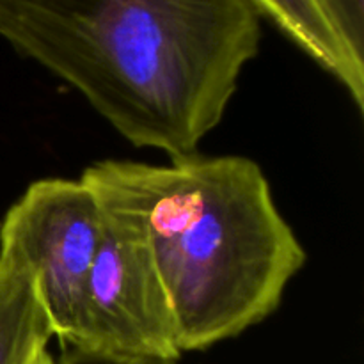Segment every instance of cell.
Masks as SVG:
<instances>
[{
    "label": "cell",
    "mask_w": 364,
    "mask_h": 364,
    "mask_svg": "<svg viewBox=\"0 0 364 364\" xmlns=\"http://www.w3.org/2000/svg\"><path fill=\"white\" fill-rule=\"evenodd\" d=\"M0 38L135 148L198 153L258 55L249 0H0Z\"/></svg>",
    "instance_id": "cell-1"
},
{
    "label": "cell",
    "mask_w": 364,
    "mask_h": 364,
    "mask_svg": "<svg viewBox=\"0 0 364 364\" xmlns=\"http://www.w3.org/2000/svg\"><path fill=\"white\" fill-rule=\"evenodd\" d=\"M80 180L102 210L144 235L181 354L206 350L269 318L306 263L269 180L247 156L196 153L167 166L100 160Z\"/></svg>",
    "instance_id": "cell-2"
},
{
    "label": "cell",
    "mask_w": 364,
    "mask_h": 364,
    "mask_svg": "<svg viewBox=\"0 0 364 364\" xmlns=\"http://www.w3.org/2000/svg\"><path fill=\"white\" fill-rule=\"evenodd\" d=\"M100 237L102 208L80 178L34 181L0 223V255L34 274L53 336L64 345L78 336Z\"/></svg>",
    "instance_id": "cell-3"
},
{
    "label": "cell",
    "mask_w": 364,
    "mask_h": 364,
    "mask_svg": "<svg viewBox=\"0 0 364 364\" xmlns=\"http://www.w3.org/2000/svg\"><path fill=\"white\" fill-rule=\"evenodd\" d=\"M66 347L110 358H181L173 308L144 235L105 210L80 329Z\"/></svg>",
    "instance_id": "cell-4"
},
{
    "label": "cell",
    "mask_w": 364,
    "mask_h": 364,
    "mask_svg": "<svg viewBox=\"0 0 364 364\" xmlns=\"http://www.w3.org/2000/svg\"><path fill=\"white\" fill-rule=\"evenodd\" d=\"M259 16L272 21L291 43L333 75L364 110V59L355 55L322 0H249Z\"/></svg>",
    "instance_id": "cell-5"
},
{
    "label": "cell",
    "mask_w": 364,
    "mask_h": 364,
    "mask_svg": "<svg viewBox=\"0 0 364 364\" xmlns=\"http://www.w3.org/2000/svg\"><path fill=\"white\" fill-rule=\"evenodd\" d=\"M52 338L34 274L13 256L0 255V364H36Z\"/></svg>",
    "instance_id": "cell-6"
},
{
    "label": "cell",
    "mask_w": 364,
    "mask_h": 364,
    "mask_svg": "<svg viewBox=\"0 0 364 364\" xmlns=\"http://www.w3.org/2000/svg\"><path fill=\"white\" fill-rule=\"evenodd\" d=\"M352 52L364 59V0H322Z\"/></svg>",
    "instance_id": "cell-7"
},
{
    "label": "cell",
    "mask_w": 364,
    "mask_h": 364,
    "mask_svg": "<svg viewBox=\"0 0 364 364\" xmlns=\"http://www.w3.org/2000/svg\"><path fill=\"white\" fill-rule=\"evenodd\" d=\"M171 359H128V358H110V355L92 354V352L80 350L75 347L64 345L63 354L55 359V364H176Z\"/></svg>",
    "instance_id": "cell-8"
},
{
    "label": "cell",
    "mask_w": 364,
    "mask_h": 364,
    "mask_svg": "<svg viewBox=\"0 0 364 364\" xmlns=\"http://www.w3.org/2000/svg\"><path fill=\"white\" fill-rule=\"evenodd\" d=\"M36 364H55V359L52 358V354H50V352H45V354L39 358V361Z\"/></svg>",
    "instance_id": "cell-9"
}]
</instances>
